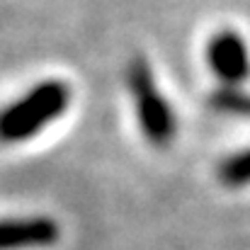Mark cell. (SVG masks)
<instances>
[{
  "label": "cell",
  "instance_id": "3957f363",
  "mask_svg": "<svg viewBox=\"0 0 250 250\" xmlns=\"http://www.w3.org/2000/svg\"><path fill=\"white\" fill-rule=\"evenodd\" d=\"M209 68L226 85H238L250 76V54L246 42L236 32H219L207 44Z\"/></svg>",
  "mask_w": 250,
  "mask_h": 250
},
{
  "label": "cell",
  "instance_id": "7a4b0ae2",
  "mask_svg": "<svg viewBox=\"0 0 250 250\" xmlns=\"http://www.w3.org/2000/svg\"><path fill=\"white\" fill-rule=\"evenodd\" d=\"M129 90L136 102L139 124L146 139L156 146H166L175 136V114L170 112L166 97L158 92L153 73L144 59H134L129 63Z\"/></svg>",
  "mask_w": 250,
  "mask_h": 250
},
{
  "label": "cell",
  "instance_id": "277c9868",
  "mask_svg": "<svg viewBox=\"0 0 250 250\" xmlns=\"http://www.w3.org/2000/svg\"><path fill=\"white\" fill-rule=\"evenodd\" d=\"M59 224L49 216L0 219V250L49 248L59 241Z\"/></svg>",
  "mask_w": 250,
  "mask_h": 250
},
{
  "label": "cell",
  "instance_id": "8992f818",
  "mask_svg": "<svg viewBox=\"0 0 250 250\" xmlns=\"http://www.w3.org/2000/svg\"><path fill=\"white\" fill-rule=\"evenodd\" d=\"M214 104L224 112H233V114H246L250 117V95L241 92V90H224L214 97Z\"/></svg>",
  "mask_w": 250,
  "mask_h": 250
},
{
  "label": "cell",
  "instance_id": "5b68a950",
  "mask_svg": "<svg viewBox=\"0 0 250 250\" xmlns=\"http://www.w3.org/2000/svg\"><path fill=\"white\" fill-rule=\"evenodd\" d=\"M219 177H221L224 185H229V187H243V185H248L250 182V148L236 153V156H231V158L221 166Z\"/></svg>",
  "mask_w": 250,
  "mask_h": 250
},
{
  "label": "cell",
  "instance_id": "6da1fadb",
  "mask_svg": "<svg viewBox=\"0 0 250 250\" xmlns=\"http://www.w3.org/2000/svg\"><path fill=\"white\" fill-rule=\"evenodd\" d=\"M71 104V87L63 81H44L0 112V144H20L37 136Z\"/></svg>",
  "mask_w": 250,
  "mask_h": 250
}]
</instances>
